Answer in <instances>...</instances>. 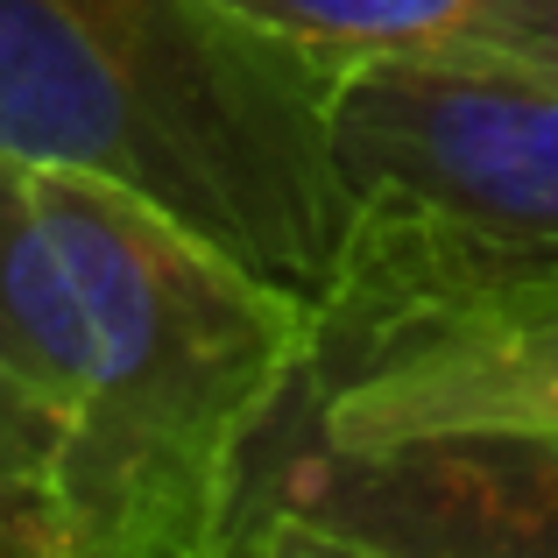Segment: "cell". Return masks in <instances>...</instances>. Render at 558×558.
<instances>
[{
	"instance_id": "8992f818",
	"label": "cell",
	"mask_w": 558,
	"mask_h": 558,
	"mask_svg": "<svg viewBox=\"0 0 558 558\" xmlns=\"http://www.w3.org/2000/svg\"><path fill=\"white\" fill-rule=\"evenodd\" d=\"M318 64H495L558 78V0H227Z\"/></svg>"
},
{
	"instance_id": "7a4b0ae2",
	"label": "cell",
	"mask_w": 558,
	"mask_h": 558,
	"mask_svg": "<svg viewBox=\"0 0 558 558\" xmlns=\"http://www.w3.org/2000/svg\"><path fill=\"white\" fill-rule=\"evenodd\" d=\"M332 93L227 0H0V156L128 191L312 304L347 241Z\"/></svg>"
},
{
	"instance_id": "277c9868",
	"label": "cell",
	"mask_w": 558,
	"mask_h": 558,
	"mask_svg": "<svg viewBox=\"0 0 558 558\" xmlns=\"http://www.w3.org/2000/svg\"><path fill=\"white\" fill-rule=\"evenodd\" d=\"M255 502L298 509L389 558H558V438L438 432L396 446H332L283 424Z\"/></svg>"
},
{
	"instance_id": "6da1fadb",
	"label": "cell",
	"mask_w": 558,
	"mask_h": 558,
	"mask_svg": "<svg viewBox=\"0 0 558 558\" xmlns=\"http://www.w3.org/2000/svg\"><path fill=\"white\" fill-rule=\"evenodd\" d=\"M318 304L156 205L0 156V481L43 558H233Z\"/></svg>"
},
{
	"instance_id": "ba28073f",
	"label": "cell",
	"mask_w": 558,
	"mask_h": 558,
	"mask_svg": "<svg viewBox=\"0 0 558 558\" xmlns=\"http://www.w3.org/2000/svg\"><path fill=\"white\" fill-rule=\"evenodd\" d=\"M0 558H43L36 545V523H28V509L14 502V488L0 481Z\"/></svg>"
},
{
	"instance_id": "52a82bcc",
	"label": "cell",
	"mask_w": 558,
	"mask_h": 558,
	"mask_svg": "<svg viewBox=\"0 0 558 558\" xmlns=\"http://www.w3.org/2000/svg\"><path fill=\"white\" fill-rule=\"evenodd\" d=\"M233 558H389V551H368V545H354V537H340V531H318V523H304L298 509L255 502Z\"/></svg>"
},
{
	"instance_id": "3957f363",
	"label": "cell",
	"mask_w": 558,
	"mask_h": 558,
	"mask_svg": "<svg viewBox=\"0 0 558 558\" xmlns=\"http://www.w3.org/2000/svg\"><path fill=\"white\" fill-rule=\"evenodd\" d=\"M347 241L318 298V368L410 312L558 283V78L354 64L332 93Z\"/></svg>"
},
{
	"instance_id": "5b68a950",
	"label": "cell",
	"mask_w": 558,
	"mask_h": 558,
	"mask_svg": "<svg viewBox=\"0 0 558 558\" xmlns=\"http://www.w3.org/2000/svg\"><path fill=\"white\" fill-rule=\"evenodd\" d=\"M290 424L332 446L438 432L558 438V283L432 304L368 332L312 375Z\"/></svg>"
}]
</instances>
